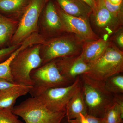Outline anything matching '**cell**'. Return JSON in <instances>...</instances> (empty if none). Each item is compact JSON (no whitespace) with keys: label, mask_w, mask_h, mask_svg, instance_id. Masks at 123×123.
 I'll return each instance as SVG.
<instances>
[{"label":"cell","mask_w":123,"mask_h":123,"mask_svg":"<svg viewBox=\"0 0 123 123\" xmlns=\"http://www.w3.org/2000/svg\"><path fill=\"white\" fill-rule=\"evenodd\" d=\"M41 44H34L20 52L11 62L10 73L13 82L17 85L33 86L31 71L42 66Z\"/></svg>","instance_id":"cell-3"},{"label":"cell","mask_w":123,"mask_h":123,"mask_svg":"<svg viewBox=\"0 0 123 123\" xmlns=\"http://www.w3.org/2000/svg\"><path fill=\"white\" fill-rule=\"evenodd\" d=\"M32 88L18 85L0 91V109L13 108L17 99L29 93Z\"/></svg>","instance_id":"cell-15"},{"label":"cell","mask_w":123,"mask_h":123,"mask_svg":"<svg viewBox=\"0 0 123 123\" xmlns=\"http://www.w3.org/2000/svg\"><path fill=\"white\" fill-rule=\"evenodd\" d=\"M30 77L33 85L29 93L32 97H37L49 89L70 85L75 81L62 76L53 61L31 71Z\"/></svg>","instance_id":"cell-6"},{"label":"cell","mask_w":123,"mask_h":123,"mask_svg":"<svg viewBox=\"0 0 123 123\" xmlns=\"http://www.w3.org/2000/svg\"><path fill=\"white\" fill-rule=\"evenodd\" d=\"M49 0H30L20 18L10 46L19 45L34 33L38 32L40 17Z\"/></svg>","instance_id":"cell-7"},{"label":"cell","mask_w":123,"mask_h":123,"mask_svg":"<svg viewBox=\"0 0 123 123\" xmlns=\"http://www.w3.org/2000/svg\"><path fill=\"white\" fill-rule=\"evenodd\" d=\"M89 65V69L84 75L104 82L110 77L123 73V51L111 41L104 53Z\"/></svg>","instance_id":"cell-4"},{"label":"cell","mask_w":123,"mask_h":123,"mask_svg":"<svg viewBox=\"0 0 123 123\" xmlns=\"http://www.w3.org/2000/svg\"><path fill=\"white\" fill-rule=\"evenodd\" d=\"M104 0L98 4L96 11L90 17L97 35L110 39L111 36L123 28V20L115 17L108 10Z\"/></svg>","instance_id":"cell-9"},{"label":"cell","mask_w":123,"mask_h":123,"mask_svg":"<svg viewBox=\"0 0 123 123\" xmlns=\"http://www.w3.org/2000/svg\"><path fill=\"white\" fill-rule=\"evenodd\" d=\"M115 42L117 44L118 48L121 50H123V28L114 34Z\"/></svg>","instance_id":"cell-26"},{"label":"cell","mask_w":123,"mask_h":123,"mask_svg":"<svg viewBox=\"0 0 123 123\" xmlns=\"http://www.w3.org/2000/svg\"><path fill=\"white\" fill-rule=\"evenodd\" d=\"M104 0H95V1L97 2V6H98V4L99 2H101V1H103Z\"/></svg>","instance_id":"cell-31"},{"label":"cell","mask_w":123,"mask_h":123,"mask_svg":"<svg viewBox=\"0 0 123 123\" xmlns=\"http://www.w3.org/2000/svg\"></svg>","instance_id":"cell-33"},{"label":"cell","mask_w":123,"mask_h":123,"mask_svg":"<svg viewBox=\"0 0 123 123\" xmlns=\"http://www.w3.org/2000/svg\"><path fill=\"white\" fill-rule=\"evenodd\" d=\"M104 1L108 10L115 17L123 20V4L118 5H114L110 4L107 0Z\"/></svg>","instance_id":"cell-24"},{"label":"cell","mask_w":123,"mask_h":123,"mask_svg":"<svg viewBox=\"0 0 123 123\" xmlns=\"http://www.w3.org/2000/svg\"><path fill=\"white\" fill-rule=\"evenodd\" d=\"M65 12L89 19L93 13L91 8L81 0H54Z\"/></svg>","instance_id":"cell-14"},{"label":"cell","mask_w":123,"mask_h":123,"mask_svg":"<svg viewBox=\"0 0 123 123\" xmlns=\"http://www.w3.org/2000/svg\"><path fill=\"white\" fill-rule=\"evenodd\" d=\"M109 3L114 5H118L123 4V0H107Z\"/></svg>","instance_id":"cell-29"},{"label":"cell","mask_w":123,"mask_h":123,"mask_svg":"<svg viewBox=\"0 0 123 123\" xmlns=\"http://www.w3.org/2000/svg\"><path fill=\"white\" fill-rule=\"evenodd\" d=\"M85 42L68 33L46 39L40 47L42 65L57 58L80 55Z\"/></svg>","instance_id":"cell-2"},{"label":"cell","mask_w":123,"mask_h":123,"mask_svg":"<svg viewBox=\"0 0 123 123\" xmlns=\"http://www.w3.org/2000/svg\"><path fill=\"white\" fill-rule=\"evenodd\" d=\"M19 20L8 17L0 14V49L10 44L17 29Z\"/></svg>","instance_id":"cell-17"},{"label":"cell","mask_w":123,"mask_h":123,"mask_svg":"<svg viewBox=\"0 0 123 123\" xmlns=\"http://www.w3.org/2000/svg\"><path fill=\"white\" fill-rule=\"evenodd\" d=\"M21 44L10 46L7 47L0 49V63H1L7 59Z\"/></svg>","instance_id":"cell-25"},{"label":"cell","mask_w":123,"mask_h":123,"mask_svg":"<svg viewBox=\"0 0 123 123\" xmlns=\"http://www.w3.org/2000/svg\"><path fill=\"white\" fill-rule=\"evenodd\" d=\"M39 34L46 39L67 33L56 9L55 3L49 0L40 17Z\"/></svg>","instance_id":"cell-10"},{"label":"cell","mask_w":123,"mask_h":123,"mask_svg":"<svg viewBox=\"0 0 123 123\" xmlns=\"http://www.w3.org/2000/svg\"><path fill=\"white\" fill-rule=\"evenodd\" d=\"M114 101L103 118V123H123V94L115 95Z\"/></svg>","instance_id":"cell-19"},{"label":"cell","mask_w":123,"mask_h":123,"mask_svg":"<svg viewBox=\"0 0 123 123\" xmlns=\"http://www.w3.org/2000/svg\"><path fill=\"white\" fill-rule=\"evenodd\" d=\"M67 121L69 123H103V118H98L88 114H80L76 119Z\"/></svg>","instance_id":"cell-23"},{"label":"cell","mask_w":123,"mask_h":123,"mask_svg":"<svg viewBox=\"0 0 123 123\" xmlns=\"http://www.w3.org/2000/svg\"><path fill=\"white\" fill-rule=\"evenodd\" d=\"M61 123H68V121H67V119L66 118H65L62 121Z\"/></svg>","instance_id":"cell-30"},{"label":"cell","mask_w":123,"mask_h":123,"mask_svg":"<svg viewBox=\"0 0 123 123\" xmlns=\"http://www.w3.org/2000/svg\"><path fill=\"white\" fill-rule=\"evenodd\" d=\"M18 85L9 81L6 79L0 78V91Z\"/></svg>","instance_id":"cell-27"},{"label":"cell","mask_w":123,"mask_h":123,"mask_svg":"<svg viewBox=\"0 0 123 123\" xmlns=\"http://www.w3.org/2000/svg\"><path fill=\"white\" fill-rule=\"evenodd\" d=\"M123 73L110 77L104 82L105 88L114 95L123 94Z\"/></svg>","instance_id":"cell-21"},{"label":"cell","mask_w":123,"mask_h":123,"mask_svg":"<svg viewBox=\"0 0 123 123\" xmlns=\"http://www.w3.org/2000/svg\"><path fill=\"white\" fill-rule=\"evenodd\" d=\"M85 3L92 9L93 13H94L96 11L97 8V3L95 0H81Z\"/></svg>","instance_id":"cell-28"},{"label":"cell","mask_w":123,"mask_h":123,"mask_svg":"<svg viewBox=\"0 0 123 123\" xmlns=\"http://www.w3.org/2000/svg\"><path fill=\"white\" fill-rule=\"evenodd\" d=\"M87 114L82 87L72 98L67 106L65 118L67 120L74 119L80 114Z\"/></svg>","instance_id":"cell-18"},{"label":"cell","mask_w":123,"mask_h":123,"mask_svg":"<svg viewBox=\"0 0 123 123\" xmlns=\"http://www.w3.org/2000/svg\"><path fill=\"white\" fill-rule=\"evenodd\" d=\"M87 114L103 118L115 101V95L108 91L104 82L83 75L80 76Z\"/></svg>","instance_id":"cell-1"},{"label":"cell","mask_w":123,"mask_h":123,"mask_svg":"<svg viewBox=\"0 0 123 123\" xmlns=\"http://www.w3.org/2000/svg\"><path fill=\"white\" fill-rule=\"evenodd\" d=\"M111 42L110 39L103 38L85 42L80 56L86 63L89 64L104 53Z\"/></svg>","instance_id":"cell-13"},{"label":"cell","mask_w":123,"mask_h":123,"mask_svg":"<svg viewBox=\"0 0 123 123\" xmlns=\"http://www.w3.org/2000/svg\"><path fill=\"white\" fill-rule=\"evenodd\" d=\"M13 108L0 109V123H23L14 114Z\"/></svg>","instance_id":"cell-22"},{"label":"cell","mask_w":123,"mask_h":123,"mask_svg":"<svg viewBox=\"0 0 123 123\" xmlns=\"http://www.w3.org/2000/svg\"><path fill=\"white\" fill-rule=\"evenodd\" d=\"M12 112L25 123H61L66 117V112H52L37 98L32 97L14 106Z\"/></svg>","instance_id":"cell-5"},{"label":"cell","mask_w":123,"mask_h":123,"mask_svg":"<svg viewBox=\"0 0 123 123\" xmlns=\"http://www.w3.org/2000/svg\"></svg>","instance_id":"cell-32"},{"label":"cell","mask_w":123,"mask_h":123,"mask_svg":"<svg viewBox=\"0 0 123 123\" xmlns=\"http://www.w3.org/2000/svg\"><path fill=\"white\" fill-rule=\"evenodd\" d=\"M55 5L57 12L67 33L74 34L85 42L96 40L100 38L92 29L89 19L68 14L56 3Z\"/></svg>","instance_id":"cell-11"},{"label":"cell","mask_w":123,"mask_h":123,"mask_svg":"<svg viewBox=\"0 0 123 123\" xmlns=\"http://www.w3.org/2000/svg\"><path fill=\"white\" fill-rule=\"evenodd\" d=\"M30 45V43L29 41L25 40L7 59L0 63V78L6 79L8 81L13 83L10 73V65L11 62L20 52L28 47Z\"/></svg>","instance_id":"cell-20"},{"label":"cell","mask_w":123,"mask_h":123,"mask_svg":"<svg viewBox=\"0 0 123 123\" xmlns=\"http://www.w3.org/2000/svg\"><path fill=\"white\" fill-rule=\"evenodd\" d=\"M30 0H0V11L8 17L20 20Z\"/></svg>","instance_id":"cell-16"},{"label":"cell","mask_w":123,"mask_h":123,"mask_svg":"<svg viewBox=\"0 0 123 123\" xmlns=\"http://www.w3.org/2000/svg\"><path fill=\"white\" fill-rule=\"evenodd\" d=\"M82 82L80 76L70 85L51 88L36 97L48 109L56 113L66 112L70 99L81 89Z\"/></svg>","instance_id":"cell-8"},{"label":"cell","mask_w":123,"mask_h":123,"mask_svg":"<svg viewBox=\"0 0 123 123\" xmlns=\"http://www.w3.org/2000/svg\"><path fill=\"white\" fill-rule=\"evenodd\" d=\"M61 74L69 80L74 82L79 76L89 71V65L86 63L80 55L57 58L52 61Z\"/></svg>","instance_id":"cell-12"}]
</instances>
